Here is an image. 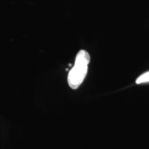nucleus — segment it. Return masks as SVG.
I'll return each mask as SVG.
<instances>
[{"mask_svg":"<svg viewBox=\"0 0 149 149\" xmlns=\"http://www.w3.org/2000/svg\"><path fill=\"white\" fill-rule=\"evenodd\" d=\"M91 57L85 50L78 52L75 57L74 66L68 75V84L72 89H77L82 84L88 72V65Z\"/></svg>","mask_w":149,"mask_h":149,"instance_id":"nucleus-1","label":"nucleus"},{"mask_svg":"<svg viewBox=\"0 0 149 149\" xmlns=\"http://www.w3.org/2000/svg\"><path fill=\"white\" fill-rule=\"evenodd\" d=\"M146 82H149V71L142 74L136 79V84H137Z\"/></svg>","mask_w":149,"mask_h":149,"instance_id":"nucleus-2","label":"nucleus"}]
</instances>
